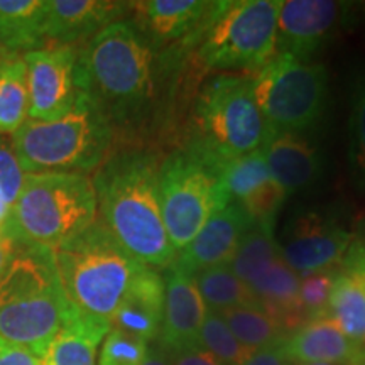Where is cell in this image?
I'll return each mask as SVG.
<instances>
[{
    "instance_id": "obj_13",
    "label": "cell",
    "mask_w": 365,
    "mask_h": 365,
    "mask_svg": "<svg viewBox=\"0 0 365 365\" xmlns=\"http://www.w3.org/2000/svg\"><path fill=\"white\" fill-rule=\"evenodd\" d=\"M352 4L335 0H281L276 54L309 61L344 24Z\"/></svg>"
},
{
    "instance_id": "obj_26",
    "label": "cell",
    "mask_w": 365,
    "mask_h": 365,
    "mask_svg": "<svg viewBox=\"0 0 365 365\" xmlns=\"http://www.w3.org/2000/svg\"><path fill=\"white\" fill-rule=\"evenodd\" d=\"M227 327L235 339L252 350L264 349L286 339L287 331L261 304H245L222 312Z\"/></svg>"
},
{
    "instance_id": "obj_34",
    "label": "cell",
    "mask_w": 365,
    "mask_h": 365,
    "mask_svg": "<svg viewBox=\"0 0 365 365\" xmlns=\"http://www.w3.org/2000/svg\"><path fill=\"white\" fill-rule=\"evenodd\" d=\"M286 200V191L271 178L267 182H264L261 188L255 190L252 195H249L247 198L237 203H240L242 207H244V210L249 213V217L252 218L254 223L274 228V225H276V218L279 215Z\"/></svg>"
},
{
    "instance_id": "obj_40",
    "label": "cell",
    "mask_w": 365,
    "mask_h": 365,
    "mask_svg": "<svg viewBox=\"0 0 365 365\" xmlns=\"http://www.w3.org/2000/svg\"><path fill=\"white\" fill-rule=\"evenodd\" d=\"M140 365H173V364H171V359L168 357V354L164 352L161 346H158V349L149 350Z\"/></svg>"
},
{
    "instance_id": "obj_39",
    "label": "cell",
    "mask_w": 365,
    "mask_h": 365,
    "mask_svg": "<svg viewBox=\"0 0 365 365\" xmlns=\"http://www.w3.org/2000/svg\"><path fill=\"white\" fill-rule=\"evenodd\" d=\"M16 247L17 244L11 239V237L0 234V274L6 269L9 259H11V255L14 254Z\"/></svg>"
},
{
    "instance_id": "obj_37",
    "label": "cell",
    "mask_w": 365,
    "mask_h": 365,
    "mask_svg": "<svg viewBox=\"0 0 365 365\" xmlns=\"http://www.w3.org/2000/svg\"><path fill=\"white\" fill-rule=\"evenodd\" d=\"M281 344L282 341H277V344L255 350L252 357L242 365H289V360L286 359L284 352H282Z\"/></svg>"
},
{
    "instance_id": "obj_21",
    "label": "cell",
    "mask_w": 365,
    "mask_h": 365,
    "mask_svg": "<svg viewBox=\"0 0 365 365\" xmlns=\"http://www.w3.org/2000/svg\"><path fill=\"white\" fill-rule=\"evenodd\" d=\"M164 313V277L143 266L112 317L110 328L149 341L158 339Z\"/></svg>"
},
{
    "instance_id": "obj_38",
    "label": "cell",
    "mask_w": 365,
    "mask_h": 365,
    "mask_svg": "<svg viewBox=\"0 0 365 365\" xmlns=\"http://www.w3.org/2000/svg\"><path fill=\"white\" fill-rule=\"evenodd\" d=\"M171 364L173 365H227L220 362L215 355H212L205 349H202V346L171 355Z\"/></svg>"
},
{
    "instance_id": "obj_4",
    "label": "cell",
    "mask_w": 365,
    "mask_h": 365,
    "mask_svg": "<svg viewBox=\"0 0 365 365\" xmlns=\"http://www.w3.org/2000/svg\"><path fill=\"white\" fill-rule=\"evenodd\" d=\"M97 218L91 178L78 173H29L0 234L16 244L54 250Z\"/></svg>"
},
{
    "instance_id": "obj_33",
    "label": "cell",
    "mask_w": 365,
    "mask_h": 365,
    "mask_svg": "<svg viewBox=\"0 0 365 365\" xmlns=\"http://www.w3.org/2000/svg\"><path fill=\"white\" fill-rule=\"evenodd\" d=\"M148 352V341L110 328L102 341L98 365H140Z\"/></svg>"
},
{
    "instance_id": "obj_8",
    "label": "cell",
    "mask_w": 365,
    "mask_h": 365,
    "mask_svg": "<svg viewBox=\"0 0 365 365\" xmlns=\"http://www.w3.org/2000/svg\"><path fill=\"white\" fill-rule=\"evenodd\" d=\"M159 200L173 249L181 252L213 213L232 202L222 163L190 145L159 164Z\"/></svg>"
},
{
    "instance_id": "obj_22",
    "label": "cell",
    "mask_w": 365,
    "mask_h": 365,
    "mask_svg": "<svg viewBox=\"0 0 365 365\" xmlns=\"http://www.w3.org/2000/svg\"><path fill=\"white\" fill-rule=\"evenodd\" d=\"M110 323L81 313L70 304L63 325L41 354V365H97V350Z\"/></svg>"
},
{
    "instance_id": "obj_23",
    "label": "cell",
    "mask_w": 365,
    "mask_h": 365,
    "mask_svg": "<svg viewBox=\"0 0 365 365\" xmlns=\"http://www.w3.org/2000/svg\"><path fill=\"white\" fill-rule=\"evenodd\" d=\"M249 289L287 335L307 323L299 303V274L287 266L282 257L259 274L249 284Z\"/></svg>"
},
{
    "instance_id": "obj_32",
    "label": "cell",
    "mask_w": 365,
    "mask_h": 365,
    "mask_svg": "<svg viewBox=\"0 0 365 365\" xmlns=\"http://www.w3.org/2000/svg\"><path fill=\"white\" fill-rule=\"evenodd\" d=\"M335 269L301 274L299 276V303L307 322L322 317H328L330 294Z\"/></svg>"
},
{
    "instance_id": "obj_28",
    "label": "cell",
    "mask_w": 365,
    "mask_h": 365,
    "mask_svg": "<svg viewBox=\"0 0 365 365\" xmlns=\"http://www.w3.org/2000/svg\"><path fill=\"white\" fill-rule=\"evenodd\" d=\"M196 286L200 294L212 312L222 313L225 309L245 307V304H259L249 286L242 282L230 266H217L205 269L195 274Z\"/></svg>"
},
{
    "instance_id": "obj_9",
    "label": "cell",
    "mask_w": 365,
    "mask_h": 365,
    "mask_svg": "<svg viewBox=\"0 0 365 365\" xmlns=\"http://www.w3.org/2000/svg\"><path fill=\"white\" fill-rule=\"evenodd\" d=\"M281 0L215 2L198 39V59L208 70L255 73L276 56Z\"/></svg>"
},
{
    "instance_id": "obj_41",
    "label": "cell",
    "mask_w": 365,
    "mask_h": 365,
    "mask_svg": "<svg viewBox=\"0 0 365 365\" xmlns=\"http://www.w3.org/2000/svg\"><path fill=\"white\" fill-rule=\"evenodd\" d=\"M7 215H9V207H7V203L4 202L2 195H0V228H2V225H4V222H6Z\"/></svg>"
},
{
    "instance_id": "obj_29",
    "label": "cell",
    "mask_w": 365,
    "mask_h": 365,
    "mask_svg": "<svg viewBox=\"0 0 365 365\" xmlns=\"http://www.w3.org/2000/svg\"><path fill=\"white\" fill-rule=\"evenodd\" d=\"M349 166L354 186L365 195V75L354 80L350 93Z\"/></svg>"
},
{
    "instance_id": "obj_15",
    "label": "cell",
    "mask_w": 365,
    "mask_h": 365,
    "mask_svg": "<svg viewBox=\"0 0 365 365\" xmlns=\"http://www.w3.org/2000/svg\"><path fill=\"white\" fill-rule=\"evenodd\" d=\"M215 2L205 0H144L129 2L130 22L154 49L166 48L181 39L196 41L207 24Z\"/></svg>"
},
{
    "instance_id": "obj_35",
    "label": "cell",
    "mask_w": 365,
    "mask_h": 365,
    "mask_svg": "<svg viewBox=\"0 0 365 365\" xmlns=\"http://www.w3.org/2000/svg\"><path fill=\"white\" fill-rule=\"evenodd\" d=\"M26 175L22 171L12 139L0 135V195L9 210L19 198Z\"/></svg>"
},
{
    "instance_id": "obj_25",
    "label": "cell",
    "mask_w": 365,
    "mask_h": 365,
    "mask_svg": "<svg viewBox=\"0 0 365 365\" xmlns=\"http://www.w3.org/2000/svg\"><path fill=\"white\" fill-rule=\"evenodd\" d=\"M29 118L27 68L21 54L0 59V135L14 134Z\"/></svg>"
},
{
    "instance_id": "obj_17",
    "label": "cell",
    "mask_w": 365,
    "mask_h": 365,
    "mask_svg": "<svg viewBox=\"0 0 365 365\" xmlns=\"http://www.w3.org/2000/svg\"><path fill=\"white\" fill-rule=\"evenodd\" d=\"M129 2L112 0H46L44 43L75 46L98 34L113 22L124 21Z\"/></svg>"
},
{
    "instance_id": "obj_24",
    "label": "cell",
    "mask_w": 365,
    "mask_h": 365,
    "mask_svg": "<svg viewBox=\"0 0 365 365\" xmlns=\"http://www.w3.org/2000/svg\"><path fill=\"white\" fill-rule=\"evenodd\" d=\"M46 0H0V48L9 54L44 48Z\"/></svg>"
},
{
    "instance_id": "obj_18",
    "label": "cell",
    "mask_w": 365,
    "mask_h": 365,
    "mask_svg": "<svg viewBox=\"0 0 365 365\" xmlns=\"http://www.w3.org/2000/svg\"><path fill=\"white\" fill-rule=\"evenodd\" d=\"M281 345L289 364L365 365V346L350 340L331 317L303 323Z\"/></svg>"
},
{
    "instance_id": "obj_30",
    "label": "cell",
    "mask_w": 365,
    "mask_h": 365,
    "mask_svg": "<svg viewBox=\"0 0 365 365\" xmlns=\"http://www.w3.org/2000/svg\"><path fill=\"white\" fill-rule=\"evenodd\" d=\"M223 181L232 202H242L271 180L262 149L222 164Z\"/></svg>"
},
{
    "instance_id": "obj_31",
    "label": "cell",
    "mask_w": 365,
    "mask_h": 365,
    "mask_svg": "<svg viewBox=\"0 0 365 365\" xmlns=\"http://www.w3.org/2000/svg\"><path fill=\"white\" fill-rule=\"evenodd\" d=\"M200 346L227 365H242L252 357L255 350L235 339L220 313L208 309L200 331Z\"/></svg>"
},
{
    "instance_id": "obj_16",
    "label": "cell",
    "mask_w": 365,
    "mask_h": 365,
    "mask_svg": "<svg viewBox=\"0 0 365 365\" xmlns=\"http://www.w3.org/2000/svg\"><path fill=\"white\" fill-rule=\"evenodd\" d=\"M252 225L254 220L244 207L230 202L208 218L195 239L176 254L175 261L193 276L205 269L228 266L242 237Z\"/></svg>"
},
{
    "instance_id": "obj_44",
    "label": "cell",
    "mask_w": 365,
    "mask_h": 365,
    "mask_svg": "<svg viewBox=\"0 0 365 365\" xmlns=\"http://www.w3.org/2000/svg\"><path fill=\"white\" fill-rule=\"evenodd\" d=\"M364 346H365V344H364Z\"/></svg>"
},
{
    "instance_id": "obj_19",
    "label": "cell",
    "mask_w": 365,
    "mask_h": 365,
    "mask_svg": "<svg viewBox=\"0 0 365 365\" xmlns=\"http://www.w3.org/2000/svg\"><path fill=\"white\" fill-rule=\"evenodd\" d=\"M261 149L269 175L287 196L309 188L322 175V153L307 135L296 132L266 134Z\"/></svg>"
},
{
    "instance_id": "obj_11",
    "label": "cell",
    "mask_w": 365,
    "mask_h": 365,
    "mask_svg": "<svg viewBox=\"0 0 365 365\" xmlns=\"http://www.w3.org/2000/svg\"><path fill=\"white\" fill-rule=\"evenodd\" d=\"M354 239L339 212L307 208L289 218L277 244L282 261L301 276L339 267Z\"/></svg>"
},
{
    "instance_id": "obj_2",
    "label": "cell",
    "mask_w": 365,
    "mask_h": 365,
    "mask_svg": "<svg viewBox=\"0 0 365 365\" xmlns=\"http://www.w3.org/2000/svg\"><path fill=\"white\" fill-rule=\"evenodd\" d=\"M81 90L115 127L148 117L158 90V51L130 21L107 26L78 49Z\"/></svg>"
},
{
    "instance_id": "obj_5",
    "label": "cell",
    "mask_w": 365,
    "mask_h": 365,
    "mask_svg": "<svg viewBox=\"0 0 365 365\" xmlns=\"http://www.w3.org/2000/svg\"><path fill=\"white\" fill-rule=\"evenodd\" d=\"M54 261L68 303L107 323L144 266L118 244L100 218L54 249Z\"/></svg>"
},
{
    "instance_id": "obj_12",
    "label": "cell",
    "mask_w": 365,
    "mask_h": 365,
    "mask_svg": "<svg viewBox=\"0 0 365 365\" xmlns=\"http://www.w3.org/2000/svg\"><path fill=\"white\" fill-rule=\"evenodd\" d=\"M27 68L29 118L53 122L65 117L83 93L80 85L78 49L44 46L22 54Z\"/></svg>"
},
{
    "instance_id": "obj_10",
    "label": "cell",
    "mask_w": 365,
    "mask_h": 365,
    "mask_svg": "<svg viewBox=\"0 0 365 365\" xmlns=\"http://www.w3.org/2000/svg\"><path fill=\"white\" fill-rule=\"evenodd\" d=\"M250 81L267 134H303L323 115L328 71L322 63L276 54Z\"/></svg>"
},
{
    "instance_id": "obj_7",
    "label": "cell",
    "mask_w": 365,
    "mask_h": 365,
    "mask_svg": "<svg viewBox=\"0 0 365 365\" xmlns=\"http://www.w3.org/2000/svg\"><path fill=\"white\" fill-rule=\"evenodd\" d=\"M266 134L250 76L217 75L196 98L193 139L186 145L223 164L257 150Z\"/></svg>"
},
{
    "instance_id": "obj_6",
    "label": "cell",
    "mask_w": 365,
    "mask_h": 365,
    "mask_svg": "<svg viewBox=\"0 0 365 365\" xmlns=\"http://www.w3.org/2000/svg\"><path fill=\"white\" fill-rule=\"evenodd\" d=\"M113 127L102 110L81 93L65 117L53 122L27 120L12 134L22 171L78 173L98 170L108 158Z\"/></svg>"
},
{
    "instance_id": "obj_14",
    "label": "cell",
    "mask_w": 365,
    "mask_h": 365,
    "mask_svg": "<svg viewBox=\"0 0 365 365\" xmlns=\"http://www.w3.org/2000/svg\"><path fill=\"white\" fill-rule=\"evenodd\" d=\"M207 312L193 274L176 261L164 269V313L159 331L164 352L175 355L198 349Z\"/></svg>"
},
{
    "instance_id": "obj_1",
    "label": "cell",
    "mask_w": 365,
    "mask_h": 365,
    "mask_svg": "<svg viewBox=\"0 0 365 365\" xmlns=\"http://www.w3.org/2000/svg\"><path fill=\"white\" fill-rule=\"evenodd\" d=\"M159 158L149 149H122L91 178L98 218L139 262L166 269L176 259L161 213Z\"/></svg>"
},
{
    "instance_id": "obj_36",
    "label": "cell",
    "mask_w": 365,
    "mask_h": 365,
    "mask_svg": "<svg viewBox=\"0 0 365 365\" xmlns=\"http://www.w3.org/2000/svg\"><path fill=\"white\" fill-rule=\"evenodd\" d=\"M0 365H41V362L31 350L0 336Z\"/></svg>"
},
{
    "instance_id": "obj_3",
    "label": "cell",
    "mask_w": 365,
    "mask_h": 365,
    "mask_svg": "<svg viewBox=\"0 0 365 365\" xmlns=\"http://www.w3.org/2000/svg\"><path fill=\"white\" fill-rule=\"evenodd\" d=\"M68 309L54 250L17 244L0 274V336L39 359Z\"/></svg>"
},
{
    "instance_id": "obj_20",
    "label": "cell",
    "mask_w": 365,
    "mask_h": 365,
    "mask_svg": "<svg viewBox=\"0 0 365 365\" xmlns=\"http://www.w3.org/2000/svg\"><path fill=\"white\" fill-rule=\"evenodd\" d=\"M328 317L355 344H365V239H354L333 279Z\"/></svg>"
},
{
    "instance_id": "obj_42",
    "label": "cell",
    "mask_w": 365,
    "mask_h": 365,
    "mask_svg": "<svg viewBox=\"0 0 365 365\" xmlns=\"http://www.w3.org/2000/svg\"><path fill=\"white\" fill-rule=\"evenodd\" d=\"M289 365H341V364H323V362H312V364H289Z\"/></svg>"
},
{
    "instance_id": "obj_27",
    "label": "cell",
    "mask_w": 365,
    "mask_h": 365,
    "mask_svg": "<svg viewBox=\"0 0 365 365\" xmlns=\"http://www.w3.org/2000/svg\"><path fill=\"white\" fill-rule=\"evenodd\" d=\"M281 257L279 244L274 237V228L254 223L242 237L237 252L228 266L242 282L250 284L274 261Z\"/></svg>"
},
{
    "instance_id": "obj_43",
    "label": "cell",
    "mask_w": 365,
    "mask_h": 365,
    "mask_svg": "<svg viewBox=\"0 0 365 365\" xmlns=\"http://www.w3.org/2000/svg\"><path fill=\"white\" fill-rule=\"evenodd\" d=\"M4 54H6V51H4V49H2V48H0V59H2V58H4Z\"/></svg>"
}]
</instances>
